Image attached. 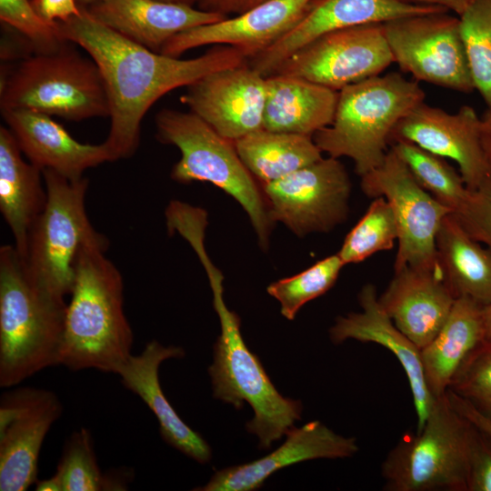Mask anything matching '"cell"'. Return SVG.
I'll list each match as a JSON object with an SVG mask.
<instances>
[{
    "mask_svg": "<svg viewBox=\"0 0 491 491\" xmlns=\"http://www.w3.org/2000/svg\"><path fill=\"white\" fill-rule=\"evenodd\" d=\"M80 7L79 15L55 25L59 37L82 47L101 72L110 107V130L104 143L112 161L135 153L142 120L160 97L213 72L247 62L238 49L229 45H215L191 59L156 53L110 29Z\"/></svg>",
    "mask_w": 491,
    "mask_h": 491,
    "instance_id": "1",
    "label": "cell"
},
{
    "mask_svg": "<svg viewBox=\"0 0 491 491\" xmlns=\"http://www.w3.org/2000/svg\"><path fill=\"white\" fill-rule=\"evenodd\" d=\"M106 237L79 252L67 304L59 365L116 374L132 356L134 335L124 312V283L105 256Z\"/></svg>",
    "mask_w": 491,
    "mask_h": 491,
    "instance_id": "2",
    "label": "cell"
},
{
    "mask_svg": "<svg viewBox=\"0 0 491 491\" xmlns=\"http://www.w3.org/2000/svg\"><path fill=\"white\" fill-rule=\"evenodd\" d=\"M213 292V305L221 333L214 345V362L208 368L214 397L240 409L246 402L254 417L246 430L258 437L259 447L269 449L301 418L299 400L284 397L275 387L258 356L243 339L238 315L224 300V276L207 253L200 256Z\"/></svg>",
    "mask_w": 491,
    "mask_h": 491,
    "instance_id": "3",
    "label": "cell"
},
{
    "mask_svg": "<svg viewBox=\"0 0 491 491\" xmlns=\"http://www.w3.org/2000/svg\"><path fill=\"white\" fill-rule=\"evenodd\" d=\"M67 304L29 278L15 246L0 248V386L59 365Z\"/></svg>",
    "mask_w": 491,
    "mask_h": 491,
    "instance_id": "4",
    "label": "cell"
},
{
    "mask_svg": "<svg viewBox=\"0 0 491 491\" xmlns=\"http://www.w3.org/2000/svg\"><path fill=\"white\" fill-rule=\"evenodd\" d=\"M423 102L417 81L396 72L364 79L338 91L333 122L313 139L328 156L350 158L362 176L383 163L392 131Z\"/></svg>",
    "mask_w": 491,
    "mask_h": 491,
    "instance_id": "5",
    "label": "cell"
},
{
    "mask_svg": "<svg viewBox=\"0 0 491 491\" xmlns=\"http://www.w3.org/2000/svg\"><path fill=\"white\" fill-rule=\"evenodd\" d=\"M74 43L25 57L2 75L1 111L26 109L67 121L110 115L101 72Z\"/></svg>",
    "mask_w": 491,
    "mask_h": 491,
    "instance_id": "6",
    "label": "cell"
},
{
    "mask_svg": "<svg viewBox=\"0 0 491 491\" xmlns=\"http://www.w3.org/2000/svg\"><path fill=\"white\" fill-rule=\"evenodd\" d=\"M155 122L157 138L181 152L172 179L184 184L208 182L231 195L246 212L259 246L266 249L274 221L262 189L240 159L235 143L191 111L162 109Z\"/></svg>",
    "mask_w": 491,
    "mask_h": 491,
    "instance_id": "7",
    "label": "cell"
},
{
    "mask_svg": "<svg viewBox=\"0 0 491 491\" xmlns=\"http://www.w3.org/2000/svg\"><path fill=\"white\" fill-rule=\"evenodd\" d=\"M46 204L34 222L21 256L35 286L60 300L72 293L75 265L85 245L105 238L91 225L85 210L88 179H71L43 170Z\"/></svg>",
    "mask_w": 491,
    "mask_h": 491,
    "instance_id": "8",
    "label": "cell"
},
{
    "mask_svg": "<svg viewBox=\"0 0 491 491\" xmlns=\"http://www.w3.org/2000/svg\"><path fill=\"white\" fill-rule=\"evenodd\" d=\"M474 426L450 403L436 397L423 427L406 433L381 465L386 491H467Z\"/></svg>",
    "mask_w": 491,
    "mask_h": 491,
    "instance_id": "9",
    "label": "cell"
},
{
    "mask_svg": "<svg viewBox=\"0 0 491 491\" xmlns=\"http://www.w3.org/2000/svg\"><path fill=\"white\" fill-rule=\"evenodd\" d=\"M362 191L369 197H385L395 215L398 247L394 271L405 266L436 268V237L450 213L415 180L402 159L390 148L383 163L360 176Z\"/></svg>",
    "mask_w": 491,
    "mask_h": 491,
    "instance_id": "10",
    "label": "cell"
},
{
    "mask_svg": "<svg viewBox=\"0 0 491 491\" xmlns=\"http://www.w3.org/2000/svg\"><path fill=\"white\" fill-rule=\"evenodd\" d=\"M383 25L394 63L416 81L462 93L475 89L457 16L418 15Z\"/></svg>",
    "mask_w": 491,
    "mask_h": 491,
    "instance_id": "11",
    "label": "cell"
},
{
    "mask_svg": "<svg viewBox=\"0 0 491 491\" xmlns=\"http://www.w3.org/2000/svg\"><path fill=\"white\" fill-rule=\"evenodd\" d=\"M351 188L345 165L331 156L262 184L274 223L281 222L300 237L326 233L343 224L348 216Z\"/></svg>",
    "mask_w": 491,
    "mask_h": 491,
    "instance_id": "12",
    "label": "cell"
},
{
    "mask_svg": "<svg viewBox=\"0 0 491 491\" xmlns=\"http://www.w3.org/2000/svg\"><path fill=\"white\" fill-rule=\"evenodd\" d=\"M392 63L383 24H366L319 36L289 56L274 74L299 76L339 91L380 75Z\"/></svg>",
    "mask_w": 491,
    "mask_h": 491,
    "instance_id": "13",
    "label": "cell"
},
{
    "mask_svg": "<svg viewBox=\"0 0 491 491\" xmlns=\"http://www.w3.org/2000/svg\"><path fill=\"white\" fill-rule=\"evenodd\" d=\"M52 391L20 386L0 398V490L25 491L37 481L43 442L62 416Z\"/></svg>",
    "mask_w": 491,
    "mask_h": 491,
    "instance_id": "14",
    "label": "cell"
},
{
    "mask_svg": "<svg viewBox=\"0 0 491 491\" xmlns=\"http://www.w3.org/2000/svg\"><path fill=\"white\" fill-rule=\"evenodd\" d=\"M397 141L413 143L455 161L469 191L476 190L491 178L481 141V119L469 105L451 114L423 102L392 131L389 145Z\"/></svg>",
    "mask_w": 491,
    "mask_h": 491,
    "instance_id": "15",
    "label": "cell"
},
{
    "mask_svg": "<svg viewBox=\"0 0 491 491\" xmlns=\"http://www.w3.org/2000/svg\"><path fill=\"white\" fill-rule=\"evenodd\" d=\"M266 76L248 62L213 72L187 86L180 101L233 142L263 128Z\"/></svg>",
    "mask_w": 491,
    "mask_h": 491,
    "instance_id": "16",
    "label": "cell"
},
{
    "mask_svg": "<svg viewBox=\"0 0 491 491\" xmlns=\"http://www.w3.org/2000/svg\"><path fill=\"white\" fill-rule=\"evenodd\" d=\"M442 12L448 11L439 6L398 0H313L306 14L289 32L247 62L266 77L297 50L329 32Z\"/></svg>",
    "mask_w": 491,
    "mask_h": 491,
    "instance_id": "17",
    "label": "cell"
},
{
    "mask_svg": "<svg viewBox=\"0 0 491 491\" xmlns=\"http://www.w3.org/2000/svg\"><path fill=\"white\" fill-rule=\"evenodd\" d=\"M312 1L267 0L235 16L181 32L168 40L160 53L179 57L203 45H229L251 59L289 32Z\"/></svg>",
    "mask_w": 491,
    "mask_h": 491,
    "instance_id": "18",
    "label": "cell"
},
{
    "mask_svg": "<svg viewBox=\"0 0 491 491\" xmlns=\"http://www.w3.org/2000/svg\"><path fill=\"white\" fill-rule=\"evenodd\" d=\"M286 435V441L267 456L216 471L206 485L194 490L253 491L284 467L313 459L346 458L359 449L355 437L338 435L320 421L292 427Z\"/></svg>",
    "mask_w": 491,
    "mask_h": 491,
    "instance_id": "19",
    "label": "cell"
},
{
    "mask_svg": "<svg viewBox=\"0 0 491 491\" xmlns=\"http://www.w3.org/2000/svg\"><path fill=\"white\" fill-rule=\"evenodd\" d=\"M455 300L439 266L396 270L378 296L380 306L396 326L420 350L439 332Z\"/></svg>",
    "mask_w": 491,
    "mask_h": 491,
    "instance_id": "20",
    "label": "cell"
},
{
    "mask_svg": "<svg viewBox=\"0 0 491 491\" xmlns=\"http://www.w3.org/2000/svg\"><path fill=\"white\" fill-rule=\"evenodd\" d=\"M358 302L361 312L338 316L329 329L330 339L336 345L347 339L375 343L396 356L408 380L417 418L416 431L420 430L436 399L426 383L421 350L396 326L382 308L374 285L366 284L361 288Z\"/></svg>",
    "mask_w": 491,
    "mask_h": 491,
    "instance_id": "21",
    "label": "cell"
},
{
    "mask_svg": "<svg viewBox=\"0 0 491 491\" xmlns=\"http://www.w3.org/2000/svg\"><path fill=\"white\" fill-rule=\"evenodd\" d=\"M1 114L22 153L42 171L50 169L76 179L86 169L112 161L105 143H80L50 115L26 109Z\"/></svg>",
    "mask_w": 491,
    "mask_h": 491,
    "instance_id": "22",
    "label": "cell"
},
{
    "mask_svg": "<svg viewBox=\"0 0 491 491\" xmlns=\"http://www.w3.org/2000/svg\"><path fill=\"white\" fill-rule=\"evenodd\" d=\"M84 8L105 26L156 53L175 35L226 17L160 0H102Z\"/></svg>",
    "mask_w": 491,
    "mask_h": 491,
    "instance_id": "23",
    "label": "cell"
},
{
    "mask_svg": "<svg viewBox=\"0 0 491 491\" xmlns=\"http://www.w3.org/2000/svg\"><path fill=\"white\" fill-rule=\"evenodd\" d=\"M183 348L164 346L152 340L136 356H131L117 370L123 386L138 396L154 413L163 439L170 446L197 461L206 464L212 450L200 434L189 427L175 411L161 388L158 370L166 359L181 358Z\"/></svg>",
    "mask_w": 491,
    "mask_h": 491,
    "instance_id": "24",
    "label": "cell"
},
{
    "mask_svg": "<svg viewBox=\"0 0 491 491\" xmlns=\"http://www.w3.org/2000/svg\"><path fill=\"white\" fill-rule=\"evenodd\" d=\"M263 128L313 136L333 122L338 91L299 76L266 77Z\"/></svg>",
    "mask_w": 491,
    "mask_h": 491,
    "instance_id": "25",
    "label": "cell"
},
{
    "mask_svg": "<svg viewBox=\"0 0 491 491\" xmlns=\"http://www.w3.org/2000/svg\"><path fill=\"white\" fill-rule=\"evenodd\" d=\"M9 128L0 127V211L20 256L26 250L29 231L44 210L47 194L43 171L23 159Z\"/></svg>",
    "mask_w": 491,
    "mask_h": 491,
    "instance_id": "26",
    "label": "cell"
},
{
    "mask_svg": "<svg viewBox=\"0 0 491 491\" xmlns=\"http://www.w3.org/2000/svg\"><path fill=\"white\" fill-rule=\"evenodd\" d=\"M481 311L471 298H456L439 332L421 349L426 383L435 398L446 393L464 361L485 340Z\"/></svg>",
    "mask_w": 491,
    "mask_h": 491,
    "instance_id": "27",
    "label": "cell"
},
{
    "mask_svg": "<svg viewBox=\"0 0 491 491\" xmlns=\"http://www.w3.org/2000/svg\"><path fill=\"white\" fill-rule=\"evenodd\" d=\"M436 249L443 278L456 298L466 296L481 306L491 303V254L466 231L454 213L443 219Z\"/></svg>",
    "mask_w": 491,
    "mask_h": 491,
    "instance_id": "28",
    "label": "cell"
},
{
    "mask_svg": "<svg viewBox=\"0 0 491 491\" xmlns=\"http://www.w3.org/2000/svg\"><path fill=\"white\" fill-rule=\"evenodd\" d=\"M245 166L262 184L281 179L322 156L313 136L258 129L234 142Z\"/></svg>",
    "mask_w": 491,
    "mask_h": 491,
    "instance_id": "29",
    "label": "cell"
},
{
    "mask_svg": "<svg viewBox=\"0 0 491 491\" xmlns=\"http://www.w3.org/2000/svg\"><path fill=\"white\" fill-rule=\"evenodd\" d=\"M390 146L422 188L453 213L463 209L470 191L460 173L449 165L444 157L406 141H397Z\"/></svg>",
    "mask_w": 491,
    "mask_h": 491,
    "instance_id": "30",
    "label": "cell"
},
{
    "mask_svg": "<svg viewBox=\"0 0 491 491\" xmlns=\"http://www.w3.org/2000/svg\"><path fill=\"white\" fill-rule=\"evenodd\" d=\"M458 18L475 89L491 111V0H475Z\"/></svg>",
    "mask_w": 491,
    "mask_h": 491,
    "instance_id": "31",
    "label": "cell"
},
{
    "mask_svg": "<svg viewBox=\"0 0 491 491\" xmlns=\"http://www.w3.org/2000/svg\"><path fill=\"white\" fill-rule=\"evenodd\" d=\"M397 238L391 205L385 197L377 196L346 235L337 254L345 266L360 263L376 253L390 250Z\"/></svg>",
    "mask_w": 491,
    "mask_h": 491,
    "instance_id": "32",
    "label": "cell"
},
{
    "mask_svg": "<svg viewBox=\"0 0 491 491\" xmlns=\"http://www.w3.org/2000/svg\"><path fill=\"white\" fill-rule=\"evenodd\" d=\"M344 266L336 253L299 274L273 282L266 291L279 302L282 316L293 320L304 305L324 295L335 285Z\"/></svg>",
    "mask_w": 491,
    "mask_h": 491,
    "instance_id": "33",
    "label": "cell"
},
{
    "mask_svg": "<svg viewBox=\"0 0 491 491\" xmlns=\"http://www.w3.org/2000/svg\"><path fill=\"white\" fill-rule=\"evenodd\" d=\"M55 474L63 491L108 490L107 474L98 466L93 437L87 428L82 427L68 437Z\"/></svg>",
    "mask_w": 491,
    "mask_h": 491,
    "instance_id": "34",
    "label": "cell"
},
{
    "mask_svg": "<svg viewBox=\"0 0 491 491\" xmlns=\"http://www.w3.org/2000/svg\"><path fill=\"white\" fill-rule=\"evenodd\" d=\"M448 390L491 420V340H483L470 353Z\"/></svg>",
    "mask_w": 491,
    "mask_h": 491,
    "instance_id": "35",
    "label": "cell"
},
{
    "mask_svg": "<svg viewBox=\"0 0 491 491\" xmlns=\"http://www.w3.org/2000/svg\"><path fill=\"white\" fill-rule=\"evenodd\" d=\"M0 20L22 35L35 54L52 52L64 42L55 24L45 22L31 0H0Z\"/></svg>",
    "mask_w": 491,
    "mask_h": 491,
    "instance_id": "36",
    "label": "cell"
},
{
    "mask_svg": "<svg viewBox=\"0 0 491 491\" xmlns=\"http://www.w3.org/2000/svg\"><path fill=\"white\" fill-rule=\"evenodd\" d=\"M455 215L475 240L491 248V178L470 191L466 204Z\"/></svg>",
    "mask_w": 491,
    "mask_h": 491,
    "instance_id": "37",
    "label": "cell"
},
{
    "mask_svg": "<svg viewBox=\"0 0 491 491\" xmlns=\"http://www.w3.org/2000/svg\"><path fill=\"white\" fill-rule=\"evenodd\" d=\"M467 491H491V436L475 426L469 449Z\"/></svg>",
    "mask_w": 491,
    "mask_h": 491,
    "instance_id": "38",
    "label": "cell"
},
{
    "mask_svg": "<svg viewBox=\"0 0 491 491\" xmlns=\"http://www.w3.org/2000/svg\"><path fill=\"white\" fill-rule=\"evenodd\" d=\"M35 11L47 23L65 22L81 14L76 0H31Z\"/></svg>",
    "mask_w": 491,
    "mask_h": 491,
    "instance_id": "39",
    "label": "cell"
},
{
    "mask_svg": "<svg viewBox=\"0 0 491 491\" xmlns=\"http://www.w3.org/2000/svg\"><path fill=\"white\" fill-rule=\"evenodd\" d=\"M267 0H197L199 9L228 17L242 14Z\"/></svg>",
    "mask_w": 491,
    "mask_h": 491,
    "instance_id": "40",
    "label": "cell"
},
{
    "mask_svg": "<svg viewBox=\"0 0 491 491\" xmlns=\"http://www.w3.org/2000/svg\"><path fill=\"white\" fill-rule=\"evenodd\" d=\"M452 406L472 425L491 436V420L477 411L471 404L447 390L446 393Z\"/></svg>",
    "mask_w": 491,
    "mask_h": 491,
    "instance_id": "41",
    "label": "cell"
},
{
    "mask_svg": "<svg viewBox=\"0 0 491 491\" xmlns=\"http://www.w3.org/2000/svg\"><path fill=\"white\" fill-rule=\"evenodd\" d=\"M408 4L433 5L445 8L458 16L461 15L475 0H398Z\"/></svg>",
    "mask_w": 491,
    "mask_h": 491,
    "instance_id": "42",
    "label": "cell"
},
{
    "mask_svg": "<svg viewBox=\"0 0 491 491\" xmlns=\"http://www.w3.org/2000/svg\"><path fill=\"white\" fill-rule=\"evenodd\" d=\"M481 141L491 168V111H487L481 119Z\"/></svg>",
    "mask_w": 491,
    "mask_h": 491,
    "instance_id": "43",
    "label": "cell"
},
{
    "mask_svg": "<svg viewBox=\"0 0 491 491\" xmlns=\"http://www.w3.org/2000/svg\"><path fill=\"white\" fill-rule=\"evenodd\" d=\"M36 491H63L62 483L56 474L49 478L37 480L35 483Z\"/></svg>",
    "mask_w": 491,
    "mask_h": 491,
    "instance_id": "44",
    "label": "cell"
},
{
    "mask_svg": "<svg viewBox=\"0 0 491 491\" xmlns=\"http://www.w3.org/2000/svg\"><path fill=\"white\" fill-rule=\"evenodd\" d=\"M482 321L486 340H491V303L482 306Z\"/></svg>",
    "mask_w": 491,
    "mask_h": 491,
    "instance_id": "45",
    "label": "cell"
},
{
    "mask_svg": "<svg viewBox=\"0 0 491 491\" xmlns=\"http://www.w3.org/2000/svg\"><path fill=\"white\" fill-rule=\"evenodd\" d=\"M160 1L181 4V5H192V6H194V5L197 3V0H160Z\"/></svg>",
    "mask_w": 491,
    "mask_h": 491,
    "instance_id": "46",
    "label": "cell"
},
{
    "mask_svg": "<svg viewBox=\"0 0 491 491\" xmlns=\"http://www.w3.org/2000/svg\"><path fill=\"white\" fill-rule=\"evenodd\" d=\"M79 6H89L93 4H95L97 2H100L102 0H76Z\"/></svg>",
    "mask_w": 491,
    "mask_h": 491,
    "instance_id": "47",
    "label": "cell"
}]
</instances>
